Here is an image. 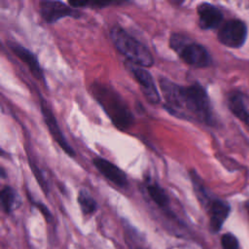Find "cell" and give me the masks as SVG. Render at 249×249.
Here are the masks:
<instances>
[{
	"label": "cell",
	"mask_w": 249,
	"mask_h": 249,
	"mask_svg": "<svg viewBox=\"0 0 249 249\" xmlns=\"http://www.w3.org/2000/svg\"><path fill=\"white\" fill-rule=\"evenodd\" d=\"M92 95L121 130H125L133 124V115L122 96L112 88L104 84L92 85Z\"/></svg>",
	"instance_id": "obj_2"
},
{
	"label": "cell",
	"mask_w": 249,
	"mask_h": 249,
	"mask_svg": "<svg viewBox=\"0 0 249 249\" xmlns=\"http://www.w3.org/2000/svg\"><path fill=\"white\" fill-rule=\"evenodd\" d=\"M8 45H9V48L11 49V51L15 53V55H17L22 62L25 63V65L30 70L31 74L37 80L42 81L45 84L46 83L45 75H44L43 69L39 63L37 56L31 51H29L25 47L19 45L18 43L9 42Z\"/></svg>",
	"instance_id": "obj_10"
},
{
	"label": "cell",
	"mask_w": 249,
	"mask_h": 249,
	"mask_svg": "<svg viewBox=\"0 0 249 249\" xmlns=\"http://www.w3.org/2000/svg\"><path fill=\"white\" fill-rule=\"evenodd\" d=\"M35 206L42 212V214L45 216V218L48 220V221H51L52 220V214L51 212L49 211V209L47 208V206H45L44 204L42 203H39V202H34Z\"/></svg>",
	"instance_id": "obj_20"
},
{
	"label": "cell",
	"mask_w": 249,
	"mask_h": 249,
	"mask_svg": "<svg viewBox=\"0 0 249 249\" xmlns=\"http://www.w3.org/2000/svg\"><path fill=\"white\" fill-rule=\"evenodd\" d=\"M229 107L234 116L249 125V96L247 94L241 92L231 94Z\"/></svg>",
	"instance_id": "obj_13"
},
{
	"label": "cell",
	"mask_w": 249,
	"mask_h": 249,
	"mask_svg": "<svg viewBox=\"0 0 249 249\" xmlns=\"http://www.w3.org/2000/svg\"><path fill=\"white\" fill-rule=\"evenodd\" d=\"M145 189L150 198L161 209H167L170 203L169 196L165 190L157 182L152 180H146Z\"/></svg>",
	"instance_id": "obj_14"
},
{
	"label": "cell",
	"mask_w": 249,
	"mask_h": 249,
	"mask_svg": "<svg viewBox=\"0 0 249 249\" xmlns=\"http://www.w3.org/2000/svg\"><path fill=\"white\" fill-rule=\"evenodd\" d=\"M223 249H238V241L231 233H225L221 238Z\"/></svg>",
	"instance_id": "obj_19"
},
{
	"label": "cell",
	"mask_w": 249,
	"mask_h": 249,
	"mask_svg": "<svg viewBox=\"0 0 249 249\" xmlns=\"http://www.w3.org/2000/svg\"><path fill=\"white\" fill-rule=\"evenodd\" d=\"M246 25L240 19H231L219 29L217 38L219 42L229 48L241 47L246 39Z\"/></svg>",
	"instance_id": "obj_5"
},
{
	"label": "cell",
	"mask_w": 249,
	"mask_h": 249,
	"mask_svg": "<svg viewBox=\"0 0 249 249\" xmlns=\"http://www.w3.org/2000/svg\"><path fill=\"white\" fill-rule=\"evenodd\" d=\"M139 249H144V248H139Z\"/></svg>",
	"instance_id": "obj_21"
},
{
	"label": "cell",
	"mask_w": 249,
	"mask_h": 249,
	"mask_svg": "<svg viewBox=\"0 0 249 249\" xmlns=\"http://www.w3.org/2000/svg\"><path fill=\"white\" fill-rule=\"evenodd\" d=\"M40 14L42 18L49 22L53 23L64 18H80L81 13L73 7L67 6L61 1L45 0L39 3Z\"/></svg>",
	"instance_id": "obj_6"
},
{
	"label": "cell",
	"mask_w": 249,
	"mask_h": 249,
	"mask_svg": "<svg viewBox=\"0 0 249 249\" xmlns=\"http://www.w3.org/2000/svg\"><path fill=\"white\" fill-rule=\"evenodd\" d=\"M190 175H191V180H192V183L194 185V190H195V192L196 194L197 198L199 199V201L202 204L209 205L211 200L209 199V196H208V195L206 193L205 187L203 186L200 177L196 174V172L195 170H192Z\"/></svg>",
	"instance_id": "obj_17"
},
{
	"label": "cell",
	"mask_w": 249,
	"mask_h": 249,
	"mask_svg": "<svg viewBox=\"0 0 249 249\" xmlns=\"http://www.w3.org/2000/svg\"><path fill=\"white\" fill-rule=\"evenodd\" d=\"M92 164L106 179H108L113 184L121 188L127 187L128 179L126 174L113 162L103 158L96 157L92 160Z\"/></svg>",
	"instance_id": "obj_9"
},
{
	"label": "cell",
	"mask_w": 249,
	"mask_h": 249,
	"mask_svg": "<svg viewBox=\"0 0 249 249\" xmlns=\"http://www.w3.org/2000/svg\"><path fill=\"white\" fill-rule=\"evenodd\" d=\"M160 88L163 95V107L176 118L212 124V110L204 88L198 83L184 87L166 78L160 79Z\"/></svg>",
	"instance_id": "obj_1"
},
{
	"label": "cell",
	"mask_w": 249,
	"mask_h": 249,
	"mask_svg": "<svg viewBox=\"0 0 249 249\" xmlns=\"http://www.w3.org/2000/svg\"><path fill=\"white\" fill-rule=\"evenodd\" d=\"M126 67L129 69L134 79L138 83L144 96L152 104H158L160 101V95L157 89L156 83L151 73L144 67L136 66L129 62L126 63Z\"/></svg>",
	"instance_id": "obj_7"
},
{
	"label": "cell",
	"mask_w": 249,
	"mask_h": 249,
	"mask_svg": "<svg viewBox=\"0 0 249 249\" xmlns=\"http://www.w3.org/2000/svg\"><path fill=\"white\" fill-rule=\"evenodd\" d=\"M0 199L2 209L6 213L13 212L20 204V198L18 193L10 186H5L2 188L0 193Z\"/></svg>",
	"instance_id": "obj_15"
},
{
	"label": "cell",
	"mask_w": 249,
	"mask_h": 249,
	"mask_svg": "<svg viewBox=\"0 0 249 249\" xmlns=\"http://www.w3.org/2000/svg\"><path fill=\"white\" fill-rule=\"evenodd\" d=\"M110 38L115 48L129 63L144 68L154 64L153 54L148 48L122 26L114 25L110 30Z\"/></svg>",
	"instance_id": "obj_3"
},
{
	"label": "cell",
	"mask_w": 249,
	"mask_h": 249,
	"mask_svg": "<svg viewBox=\"0 0 249 249\" xmlns=\"http://www.w3.org/2000/svg\"><path fill=\"white\" fill-rule=\"evenodd\" d=\"M124 2L118 1H69L68 4L73 8H83V7H89V8H103L111 5H119L123 4Z\"/></svg>",
	"instance_id": "obj_18"
},
{
	"label": "cell",
	"mask_w": 249,
	"mask_h": 249,
	"mask_svg": "<svg viewBox=\"0 0 249 249\" xmlns=\"http://www.w3.org/2000/svg\"><path fill=\"white\" fill-rule=\"evenodd\" d=\"M78 202L82 212L86 215L93 214L97 209L96 200L86 190L80 191L78 195Z\"/></svg>",
	"instance_id": "obj_16"
},
{
	"label": "cell",
	"mask_w": 249,
	"mask_h": 249,
	"mask_svg": "<svg viewBox=\"0 0 249 249\" xmlns=\"http://www.w3.org/2000/svg\"><path fill=\"white\" fill-rule=\"evenodd\" d=\"M198 25L201 29H214L223 20V14L216 6L209 3H201L197 6Z\"/></svg>",
	"instance_id": "obj_11"
},
{
	"label": "cell",
	"mask_w": 249,
	"mask_h": 249,
	"mask_svg": "<svg viewBox=\"0 0 249 249\" xmlns=\"http://www.w3.org/2000/svg\"><path fill=\"white\" fill-rule=\"evenodd\" d=\"M40 108H41V113L43 115V119H44L46 125H47L51 135L53 136V140L58 144V146L69 157H75V155H76L75 151L73 150L71 145L67 142L65 136L63 135V133L58 125V123H57L53 111L51 110L50 106L48 105V103L46 102V100L44 98H41Z\"/></svg>",
	"instance_id": "obj_8"
},
{
	"label": "cell",
	"mask_w": 249,
	"mask_h": 249,
	"mask_svg": "<svg viewBox=\"0 0 249 249\" xmlns=\"http://www.w3.org/2000/svg\"><path fill=\"white\" fill-rule=\"evenodd\" d=\"M209 216H210V228L212 231H219L224 222L229 216L230 205L220 199L211 200L208 205Z\"/></svg>",
	"instance_id": "obj_12"
},
{
	"label": "cell",
	"mask_w": 249,
	"mask_h": 249,
	"mask_svg": "<svg viewBox=\"0 0 249 249\" xmlns=\"http://www.w3.org/2000/svg\"><path fill=\"white\" fill-rule=\"evenodd\" d=\"M169 46L185 63L193 67L204 68L212 62L208 51L202 45L191 42L188 37L181 33L170 35Z\"/></svg>",
	"instance_id": "obj_4"
}]
</instances>
